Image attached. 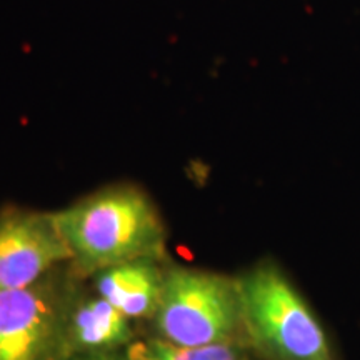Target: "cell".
I'll return each instance as SVG.
<instances>
[{
	"label": "cell",
	"mask_w": 360,
	"mask_h": 360,
	"mask_svg": "<svg viewBox=\"0 0 360 360\" xmlns=\"http://www.w3.org/2000/svg\"><path fill=\"white\" fill-rule=\"evenodd\" d=\"M57 227L85 269L102 270L162 255L165 232L154 204L132 187H114L53 214Z\"/></svg>",
	"instance_id": "cell-1"
},
{
	"label": "cell",
	"mask_w": 360,
	"mask_h": 360,
	"mask_svg": "<svg viewBox=\"0 0 360 360\" xmlns=\"http://www.w3.org/2000/svg\"><path fill=\"white\" fill-rule=\"evenodd\" d=\"M242 328L272 360H334L328 335L277 264L264 260L236 278Z\"/></svg>",
	"instance_id": "cell-2"
},
{
	"label": "cell",
	"mask_w": 360,
	"mask_h": 360,
	"mask_svg": "<svg viewBox=\"0 0 360 360\" xmlns=\"http://www.w3.org/2000/svg\"><path fill=\"white\" fill-rule=\"evenodd\" d=\"M154 315L162 339L180 347L231 342L242 328L236 281L204 270L165 274Z\"/></svg>",
	"instance_id": "cell-3"
},
{
	"label": "cell",
	"mask_w": 360,
	"mask_h": 360,
	"mask_svg": "<svg viewBox=\"0 0 360 360\" xmlns=\"http://www.w3.org/2000/svg\"><path fill=\"white\" fill-rule=\"evenodd\" d=\"M67 259L72 250L53 214L0 212V292L32 287Z\"/></svg>",
	"instance_id": "cell-4"
},
{
	"label": "cell",
	"mask_w": 360,
	"mask_h": 360,
	"mask_svg": "<svg viewBox=\"0 0 360 360\" xmlns=\"http://www.w3.org/2000/svg\"><path fill=\"white\" fill-rule=\"evenodd\" d=\"M57 319L56 300L40 282L0 292V360H44Z\"/></svg>",
	"instance_id": "cell-5"
},
{
	"label": "cell",
	"mask_w": 360,
	"mask_h": 360,
	"mask_svg": "<svg viewBox=\"0 0 360 360\" xmlns=\"http://www.w3.org/2000/svg\"><path fill=\"white\" fill-rule=\"evenodd\" d=\"M164 277L152 259H137L102 269L96 287L98 295L129 319H141L155 314Z\"/></svg>",
	"instance_id": "cell-6"
},
{
	"label": "cell",
	"mask_w": 360,
	"mask_h": 360,
	"mask_svg": "<svg viewBox=\"0 0 360 360\" xmlns=\"http://www.w3.org/2000/svg\"><path fill=\"white\" fill-rule=\"evenodd\" d=\"M69 335L80 349H114L132 337L129 317L98 295L79 305L69 322Z\"/></svg>",
	"instance_id": "cell-7"
},
{
	"label": "cell",
	"mask_w": 360,
	"mask_h": 360,
	"mask_svg": "<svg viewBox=\"0 0 360 360\" xmlns=\"http://www.w3.org/2000/svg\"><path fill=\"white\" fill-rule=\"evenodd\" d=\"M141 360H245V355L233 340L205 347H180L162 339L143 349Z\"/></svg>",
	"instance_id": "cell-8"
},
{
	"label": "cell",
	"mask_w": 360,
	"mask_h": 360,
	"mask_svg": "<svg viewBox=\"0 0 360 360\" xmlns=\"http://www.w3.org/2000/svg\"><path fill=\"white\" fill-rule=\"evenodd\" d=\"M96 360H110V359H96Z\"/></svg>",
	"instance_id": "cell-9"
}]
</instances>
